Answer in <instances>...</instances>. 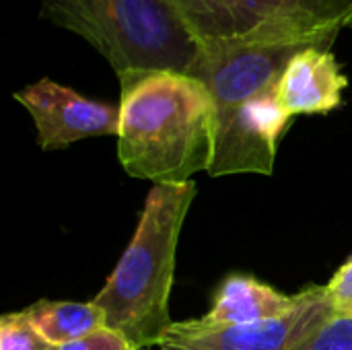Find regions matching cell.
<instances>
[{"mask_svg":"<svg viewBox=\"0 0 352 350\" xmlns=\"http://www.w3.org/2000/svg\"><path fill=\"white\" fill-rule=\"evenodd\" d=\"M33 328L56 349L82 340L105 328L103 311L93 303L41 299L23 309Z\"/></svg>","mask_w":352,"mask_h":350,"instance_id":"obj_11","label":"cell"},{"mask_svg":"<svg viewBox=\"0 0 352 350\" xmlns=\"http://www.w3.org/2000/svg\"><path fill=\"white\" fill-rule=\"evenodd\" d=\"M202 47L285 43L260 12L258 0H173Z\"/></svg>","mask_w":352,"mask_h":350,"instance_id":"obj_8","label":"cell"},{"mask_svg":"<svg viewBox=\"0 0 352 350\" xmlns=\"http://www.w3.org/2000/svg\"><path fill=\"white\" fill-rule=\"evenodd\" d=\"M349 76L330 47H301L287 64L276 95L291 118L326 116L342 105Z\"/></svg>","mask_w":352,"mask_h":350,"instance_id":"obj_7","label":"cell"},{"mask_svg":"<svg viewBox=\"0 0 352 350\" xmlns=\"http://www.w3.org/2000/svg\"><path fill=\"white\" fill-rule=\"evenodd\" d=\"M58 350H138L130 340H126L122 334L118 332H111L107 328L82 338V340H76L72 344H66V347H60Z\"/></svg>","mask_w":352,"mask_h":350,"instance_id":"obj_15","label":"cell"},{"mask_svg":"<svg viewBox=\"0 0 352 350\" xmlns=\"http://www.w3.org/2000/svg\"><path fill=\"white\" fill-rule=\"evenodd\" d=\"M41 17L91 43L118 78L190 74L202 52L173 0H41Z\"/></svg>","mask_w":352,"mask_h":350,"instance_id":"obj_3","label":"cell"},{"mask_svg":"<svg viewBox=\"0 0 352 350\" xmlns=\"http://www.w3.org/2000/svg\"><path fill=\"white\" fill-rule=\"evenodd\" d=\"M326 287L309 285L303 289L301 303L272 320L241 326L204 328L194 320L173 322L165 332L161 350H295L309 338L330 316Z\"/></svg>","mask_w":352,"mask_h":350,"instance_id":"obj_4","label":"cell"},{"mask_svg":"<svg viewBox=\"0 0 352 350\" xmlns=\"http://www.w3.org/2000/svg\"><path fill=\"white\" fill-rule=\"evenodd\" d=\"M295 350H352V316L332 314Z\"/></svg>","mask_w":352,"mask_h":350,"instance_id":"obj_13","label":"cell"},{"mask_svg":"<svg viewBox=\"0 0 352 350\" xmlns=\"http://www.w3.org/2000/svg\"><path fill=\"white\" fill-rule=\"evenodd\" d=\"M196 194L194 182L153 186L124 256L93 297L105 316V328L136 349L159 347L173 324L169 297L177 243Z\"/></svg>","mask_w":352,"mask_h":350,"instance_id":"obj_2","label":"cell"},{"mask_svg":"<svg viewBox=\"0 0 352 350\" xmlns=\"http://www.w3.org/2000/svg\"><path fill=\"white\" fill-rule=\"evenodd\" d=\"M307 45L235 43L202 47L190 76L210 91L217 120H223L258 97L276 91L291 58Z\"/></svg>","mask_w":352,"mask_h":350,"instance_id":"obj_5","label":"cell"},{"mask_svg":"<svg viewBox=\"0 0 352 350\" xmlns=\"http://www.w3.org/2000/svg\"><path fill=\"white\" fill-rule=\"evenodd\" d=\"M138 350H161L159 347H148V349H138Z\"/></svg>","mask_w":352,"mask_h":350,"instance_id":"obj_16","label":"cell"},{"mask_svg":"<svg viewBox=\"0 0 352 350\" xmlns=\"http://www.w3.org/2000/svg\"><path fill=\"white\" fill-rule=\"evenodd\" d=\"M120 87L118 159L128 175L157 186L210 169L217 109L204 83L182 72H132Z\"/></svg>","mask_w":352,"mask_h":350,"instance_id":"obj_1","label":"cell"},{"mask_svg":"<svg viewBox=\"0 0 352 350\" xmlns=\"http://www.w3.org/2000/svg\"><path fill=\"white\" fill-rule=\"evenodd\" d=\"M303 299V291L287 295L254 278L252 274H231L219 287L212 307L194 322L204 328L241 326L280 318L293 311Z\"/></svg>","mask_w":352,"mask_h":350,"instance_id":"obj_10","label":"cell"},{"mask_svg":"<svg viewBox=\"0 0 352 350\" xmlns=\"http://www.w3.org/2000/svg\"><path fill=\"white\" fill-rule=\"evenodd\" d=\"M324 287L332 311L340 316H352V256Z\"/></svg>","mask_w":352,"mask_h":350,"instance_id":"obj_14","label":"cell"},{"mask_svg":"<svg viewBox=\"0 0 352 350\" xmlns=\"http://www.w3.org/2000/svg\"><path fill=\"white\" fill-rule=\"evenodd\" d=\"M258 6L280 41L318 47H330L352 17V0H258Z\"/></svg>","mask_w":352,"mask_h":350,"instance_id":"obj_9","label":"cell"},{"mask_svg":"<svg viewBox=\"0 0 352 350\" xmlns=\"http://www.w3.org/2000/svg\"><path fill=\"white\" fill-rule=\"evenodd\" d=\"M349 27H352V17H351V21H349Z\"/></svg>","mask_w":352,"mask_h":350,"instance_id":"obj_17","label":"cell"},{"mask_svg":"<svg viewBox=\"0 0 352 350\" xmlns=\"http://www.w3.org/2000/svg\"><path fill=\"white\" fill-rule=\"evenodd\" d=\"M0 350H58L29 322L25 311L4 314L0 318Z\"/></svg>","mask_w":352,"mask_h":350,"instance_id":"obj_12","label":"cell"},{"mask_svg":"<svg viewBox=\"0 0 352 350\" xmlns=\"http://www.w3.org/2000/svg\"><path fill=\"white\" fill-rule=\"evenodd\" d=\"M31 116L43 151L66 149L85 138L118 136L120 107L89 99L70 87L41 78L14 93Z\"/></svg>","mask_w":352,"mask_h":350,"instance_id":"obj_6","label":"cell"}]
</instances>
